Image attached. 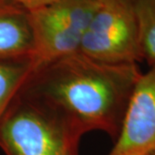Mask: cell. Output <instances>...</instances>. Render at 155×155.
Returning <instances> with one entry per match:
<instances>
[{
	"mask_svg": "<svg viewBox=\"0 0 155 155\" xmlns=\"http://www.w3.org/2000/svg\"><path fill=\"white\" fill-rule=\"evenodd\" d=\"M142 74L137 64H109L80 52L34 68L21 93L64 117L82 135L102 131L115 140Z\"/></svg>",
	"mask_w": 155,
	"mask_h": 155,
	"instance_id": "1",
	"label": "cell"
},
{
	"mask_svg": "<svg viewBox=\"0 0 155 155\" xmlns=\"http://www.w3.org/2000/svg\"><path fill=\"white\" fill-rule=\"evenodd\" d=\"M82 136L55 110L21 92L0 119L6 155H79Z\"/></svg>",
	"mask_w": 155,
	"mask_h": 155,
	"instance_id": "2",
	"label": "cell"
},
{
	"mask_svg": "<svg viewBox=\"0 0 155 155\" xmlns=\"http://www.w3.org/2000/svg\"><path fill=\"white\" fill-rule=\"evenodd\" d=\"M79 52L109 64L143 60L131 0H101L82 38Z\"/></svg>",
	"mask_w": 155,
	"mask_h": 155,
	"instance_id": "3",
	"label": "cell"
},
{
	"mask_svg": "<svg viewBox=\"0 0 155 155\" xmlns=\"http://www.w3.org/2000/svg\"><path fill=\"white\" fill-rule=\"evenodd\" d=\"M101 0H60L30 12L35 68L76 53Z\"/></svg>",
	"mask_w": 155,
	"mask_h": 155,
	"instance_id": "4",
	"label": "cell"
},
{
	"mask_svg": "<svg viewBox=\"0 0 155 155\" xmlns=\"http://www.w3.org/2000/svg\"><path fill=\"white\" fill-rule=\"evenodd\" d=\"M108 155H155V66L136 82Z\"/></svg>",
	"mask_w": 155,
	"mask_h": 155,
	"instance_id": "5",
	"label": "cell"
},
{
	"mask_svg": "<svg viewBox=\"0 0 155 155\" xmlns=\"http://www.w3.org/2000/svg\"><path fill=\"white\" fill-rule=\"evenodd\" d=\"M34 56L30 12L11 0H0V61H33Z\"/></svg>",
	"mask_w": 155,
	"mask_h": 155,
	"instance_id": "6",
	"label": "cell"
},
{
	"mask_svg": "<svg viewBox=\"0 0 155 155\" xmlns=\"http://www.w3.org/2000/svg\"><path fill=\"white\" fill-rule=\"evenodd\" d=\"M34 68L32 60L0 61V119L21 92Z\"/></svg>",
	"mask_w": 155,
	"mask_h": 155,
	"instance_id": "7",
	"label": "cell"
},
{
	"mask_svg": "<svg viewBox=\"0 0 155 155\" xmlns=\"http://www.w3.org/2000/svg\"><path fill=\"white\" fill-rule=\"evenodd\" d=\"M143 58L155 66V0H131Z\"/></svg>",
	"mask_w": 155,
	"mask_h": 155,
	"instance_id": "8",
	"label": "cell"
},
{
	"mask_svg": "<svg viewBox=\"0 0 155 155\" xmlns=\"http://www.w3.org/2000/svg\"><path fill=\"white\" fill-rule=\"evenodd\" d=\"M13 2H16L20 4L24 8H26L29 11L36 10V9L45 7L53 3L60 1V0H11Z\"/></svg>",
	"mask_w": 155,
	"mask_h": 155,
	"instance_id": "9",
	"label": "cell"
}]
</instances>
